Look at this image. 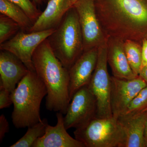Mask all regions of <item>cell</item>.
Instances as JSON below:
<instances>
[{
  "label": "cell",
  "instance_id": "cell-19",
  "mask_svg": "<svg viewBox=\"0 0 147 147\" xmlns=\"http://www.w3.org/2000/svg\"><path fill=\"white\" fill-rule=\"evenodd\" d=\"M124 48L132 71L139 76L142 67V46L137 41L126 40L124 41Z\"/></svg>",
  "mask_w": 147,
  "mask_h": 147
},
{
  "label": "cell",
  "instance_id": "cell-27",
  "mask_svg": "<svg viewBox=\"0 0 147 147\" xmlns=\"http://www.w3.org/2000/svg\"><path fill=\"white\" fill-rule=\"evenodd\" d=\"M78 0H67V5L68 8H70L73 7L74 5Z\"/></svg>",
  "mask_w": 147,
  "mask_h": 147
},
{
  "label": "cell",
  "instance_id": "cell-26",
  "mask_svg": "<svg viewBox=\"0 0 147 147\" xmlns=\"http://www.w3.org/2000/svg\"><path fill=\"white\" fill-rule=\"evenodd\" d=\"M139 76L144 79L147 84V65L141 69Z\"/></svg>",
  "mask_w": 147,
  "mask_h": 147
},
{
  "label": "cell",
  "instance_id": "cell-16",
  "mask_svg": "<svg viewBox=\"0 0 147 147\" xmlns=\"http://www.w3.org/2000/svg\"><path fill=\"white\" fill-rule=\"evenodd\" d=\"M117 119L123 127L126 135L124 147H145L147 110L131 115L121 116Z\"/></svg>",
  "mask_w": 147,
  "mask_h": 147
},
{
  "label": "cell",
  "instance_id": "cell-11",
  "mask_svg": "<svg viewBox=\"0 0 147 147\" xmlns=\"http://www.w3.org/2000/svg\"><path fill=\"white\" fill-rule=\"evenodd\" d=\"M98 47L84 52L69 69L70 100L77 91L89 84L97 64Z\"/></svg>",
  "mask_w": 147,
  "mask_h": 147
},
{
  "label": "cell",
  "instance_id": "cell-28",
  "mask_svg": "<svg viewBox=\"0 0 147 147\" xmlns=\"http://www.w3.org/2000/svg\"><path fill=\"white\" fill-rule=\"evenodd\" d=\"M144 141L145 147H147V121L146 124V129H145Z\"/></svg>",
  "mask_w": 147,
  "mask_h": 147
},
{
  "label": "cell",
  "instance_id": "cell-4",
  "mask_svg": "<svg viewBox=\"0 0 147 147\" xmlns=\"http://www.w3.org/2000/svg\"><path fill=\"white\" fill-rule=\"evenodd\" d=\"M47 39L55 56L69 70L84 52L79 17L74 7L67 11Z\"/></svg>",
  "mask_w": 147,
  "mask_h": 147
},
{
  "label": "cell",
  "instance_id": "cell-24",
  "mask_svg": "<svg viewBox=\"0 0 147 147\" xmlns=\"http://www.w3.org/2000/svg\"><path fill=\"white\" fill-rule=\"evenodd\" d=\"M9 123L3 115L0 116V143L2 142L6 134L9 131Z\"/></svg>",
  "mask_w": 147,
  "mask_h": 147
},
{
  "label": "cell",
  "instance_id": "cell-9",
  "mask_svg": "<svg viewBox=\"0 0 147 147\" xmlns=\"http://www.w3.org/2000/svg\"><path fill=\"white\" fill-rule=\"evenodd\" d=\"M96 99L88 85L82 87L71 98L65 117V126L67 129L84 126L96 117Z\"/></svg>",
  "mask_w": 147,
  "mask_h": 147
},
{
  "label": "cell",
  "instance_id": "cell-6",
  "mask_svg": "<svg viewBox=\"0 0 147 147\" xmlns=\"http://www.w3.org/2000/svg\"><path fill=\"white\" fill-rule=\"evenodd\" d=\"M106 42L98 47V57L96 67L88 85L96 99V117H113L111 105V76L108 69Z\"/></svg>",
  "mask_w": 147,
  "mask_h": 147
},
{
  "label": "cell",
  "instance_id": "cell-13",
  "mask_svg": "<svg viewBox=\"0 0 147 147\" xmlns=\"http://www.w3.org/2000/svg\"><path fill=\"white\" fill-rule=\"evenodd\" d=\"M63 115L57 113V124L53 126L48 124L45 134L37 139L32 147H85L82 142L67 133Z\"/></svg>",
  "mask_w": 147,
  "mask_h": 147
},
{
  "label": "cell",
  "instance_id": "cell-12",
  "mask_svg": "<svg viewBox=\"0 0 147 147\" xmlns=\"http://www.w3.org/2000/svg\"><path fill=\"white\" fill-rule=\"evenodd\" d=\"M30 71L23 62L5 50L0 52V85L12 93L18 83Z\"/></svg>",
  "mask_w": 147,
  "mask_h": 147
},
{
  "label": "cell",
  "instance_id": "cell-10",
  "mask_svg": "<svg viewBox=\"0 0 147 147\" xmlns=\"http://www.w3.org/2000/svg\"><path fill=\"white\" fill-rule=\"evenodd\" d=\"M147 86V83L139 76L128 80L111 76L110 98L113 117L117 119L120 117L133 98Z\"/></svg>",
  "mask_w": 147,
  "mask_h": 147
},
{
  "label": "cell",
  "instance_id": "cell-22",
  "mask_svg": "<svg viewBox=\"0 0 147 147\" xmlns=\"http://www.w3.org/2000/svg\"><path fill=\"white\" fill-rule=\"evenodd\" d=\"M22 9L30 19L34 23L41 12L36 7L33 2L30 0H9Z\"/></svg>",
  "mask_w": 147,
  "mask_h": 147
},
{
  "label": "cell",
  "instance_id": "cell-29",
  "mask_svg": "<svg viewBox=\"0 0 147 147\" xmlns=\"http://www.w3.org/2000/svg\"><path fill=\"white\" fill-rule=\"evenodd\" d=\"M42 1V0H32V2H33L34 4L39 3Z\"/></svg>",
  "mask_w": 147,
  "mask_h": 147
},
{
  "label": "cell",
  "instance_id": "cell-20",
  "mask_svg": "<svg viewBox=\"0 0 147 147\" xmlns=\"http://www.w3.org/2000/svg\"><path fill=\"white\" fill-rule=\"evenodd\" d=\"M21 30L18 24L4 14L0 15V44L11 38Z\"/></svg>",
  "mask_w": 147,
  "mask_h": 147
},
{
  "label": "cell",
  "instance_id": "cell-8",
  "mask_svg": "<svg viewBox=\"0 0 147 147\" xmlns=\"http://www.w3.org/2000/svg\"><path fill=\"white\" fill-rule=\"evenodd\" d=\"M55 29L28 33L21 30L10 39L0 44V50L12 53L23 62L29 71H34L32 61L34 53Z\"/></svg>",
  "mask_w": 147,
  "mask_h": 147
},
{
  "label": "cell",
  "instance_id": "cell-17",
  "mask_svg": "<svg viewBox=\"0 0 147 147\" xmlns=\"http://www.w3.org/2000/svg\"><path fill=\"white\" fill-rule=\"evenodd\" d=\"M0 12L16 22L24 32H28L33 24L22 9L9 0H0Z\"/></svg>",
  "mask_w": 147,
  "mask_h": 147
},
{
  "label": "cell",
  "instance_id": "cell-18",
  "mask_svg": "<svg viewBox=\"0 0 147 147\" xmlns=\"http://www.w3.org/2000/svg\"><path fill=\"white\" fill-rule=\"evenodd\" d=\"M46 119L42 120L32 126L28 127L25 135L17 142L10 146V147H32L36 141L45 134L46 127L48 125Z\"/></svg>",
  "mask_w": 147,
  "mask_h": 147
},
{
  "label": "cell",
  "instance_id": "cell-14",
  "mask_svg": "<svg viewBox=\"0 0 147 147\" xmlns=\"http://www.w3.org/2000/svg\"><path fill=\"white\" fill-rule=\"evenodd\" d=\"M107 60L113 76L119 79H131L137 76L134 74L127 60L124 41L118 38L107 37Z\"/></svg>",
  "mask_w": 147,
  "mask_h": 147
},
{
  "label": "cell",
  "instance_id": "cell-21",
  "mask_svg": "<svg viewBox=\"0 0 147 147\" xmlns=\"http://www.w3.org/2000/svg\"><path fill=\"white\" fill-rule=\"evenodd\" d=\"M146 110L147 86L143 88L133 98V100L129 104L126 110L120 117L131 115Z\"/></svg>",
  "mask_w": 147,
  "mask_h": 147
},
{
  "label": "cell",
  "instance_id": "cell-23",
  "mask_svg": "<svg viewBox=\"0 0 147 147\" xmlns=\"http://www.w3.org/2000/svg\"><path fill=\"white\" fill-rule=\"evenodd\" d=\"M12 104L11 93L0 85V109L8 108Z\"/></svg>",
  "mask_w": 147,
  "mask_h": 147
},
{
  "label": "cell",
  "instance_id": "cell-1",
  "mask_svg": "<svg viewBox=\"0 0 147 147\" xmlns=\"http://www.w3.org/2000/svg\"><path fill=\"white\" fill-rule=\"evenodd\" d=\"M107 37L140 42L147 34V0H94Z\"/></svg>",
  "mask_w": 147,
  "mask_h": 147
},
{
  "label": "cell",
  "instance_id": "cell-2",
  "mask_svg": "<svg viewBox=\"0 0 147 147\" xmlns=\"http://www.w3.org/2000/svg\"><path fill=\"white\" fill-rule=\"evenodd\" d=\"M32 61L34 71L47 90V110L65 115L71 101L69 70L55 56L47 39L35 51Z\"/></svg>",
  "mask_w": 147,
  "mask_h": 147
},
{
  "label": "cell",
  "instance_id": "cell-15",
  "mask_svg": "<svg viewBox=\"0 0 147 147\" xmlns=\"http://www.w3.org/2000/svg\"><path fill=\"white\" fill-rule=\"evenodd\" d=\"M69 9L67 0H50L45 10L41 12L28 32L56 29Z\"/></svg>",
  "mask_w": 147,
  "mask_h": 147
},
{
  "label": "cell",
  "instance_id": "cell-25",
  "mask_svg": "<svg viewBox=\"0 0 147 147\" xmlns=\"http://www.w3.org/2000/svg\"><path fill=\"white\" fill-rule=\"evenodd\" d=\"M142 64L141 69L147 65V38H144L142 40Z\"/></svg>",
  "mask_w": 147,
  "mask_h": 147
},
{
  "label": "cell",
  "instance_id": "cell-3",
  "mask_svg": "<svg viewBox=\"0 0 147 147\" xmlns=\"http://www.w3.org/2000/svg\"><path fill=\"white\" fill-rule=\"evenodd\" d=\"M47 94L45 84L35 71H29L11 93L13 105L11 117L16 128L28 127L42 120L40 105Z\"/></svg>",
  "mask_w": 147,
  "mask_h": 147
},
{
  "label": "cell",
  "instance_id": "cell-5",
  "mask_svg": "<svg viewBox=\"0 0 147 147\" xmlns=\"http://www.w3.org/2000/svg\"><path fill=\"white\" fill-rule=\"evenodd\" d=\"M75 139L85 147H124L126 135L118 119L95 117L84 126L75 129Z\"/></svg>",
  "mask_w": 147,
  "mask_h": 147
},
{
  "label": "cell",
  "instance_id": "cell-7",
  "mask_svg": "<svg viewBox=\"0 0 147 147\" xmlns=\"http://www.w3.org/2000/svg\"><path fill=\"white\" fill-rule=\"evenodd\" d=\"M76 9L82 30L84 52L98 47L107 41L96 10L94 0H78Z\"/></svg>",
  "mask_w": 147,
  "mask_h": 147
},
{
  "label": "cell",
  "instance_id": "cell-30",
  "mask_svg": "<svg viewBox=\"0 0 147 147\" xmlns=\"http://www.w3.org/2000/svg\"></svg>",
  "mask_w": 147,
  "mask_h": 147
}]
</instances>
